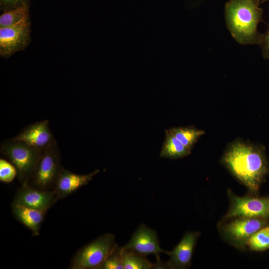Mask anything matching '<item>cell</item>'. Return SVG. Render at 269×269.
<instances>
[{
    "label": "cell",
    "mask_w": 269,
    "mask_h": 269,
    "mask_svg": "<svg viewBox=\"0 0 269 269\" xmlns=\"http://www.w3.org/2000/svg\"><path fill=\"white\" fill-rule=\"evenodd\" d=\"M11 208L15 218L28 228L33 236H38L46 212L15 203L11 204Z\"/></svg>",
    "instance_id": "cell-14"
},
{
    "label": "cell",
    "mask_w": 269,
    "mask_h": 269,
    "mask_svg": "<svg viewBox=\"0 0 269 269\" xmlns=\"http://www.w3.org/2000/svg\"><path fill=\"white\" fill-rule=\"evenodd\" d=\"M58 200L53 190H43L24 184L18 189L12 203L46 212Z\"/></svg>",
    "instance_id": "cell-10"
},
{
    "label": "cell",
    "mask_w": 269,
    "mask_h": 269,
    "mask_svg": "<svg viewBox=\"0 0 269 269\" xmlns=\"http://www.w3.org/2000/svg\"><path fill=\"white\" fill-rule=\"evenodd\" d=\"M123 248L118 246L109 255L98 269H124Z\"/></svg>",
    "instance_id": "cell-20"
},
{
    "label": "cell",
    "mask_w": 269,
    "mask_h": 269,
    "mask_svg": "<svg viewBox=\"0 0 269 269\" xmlns=\"http://www.w3.org/2000/svg\"><path fill=\"white\" fill-rule=\"evenodd\" d=\"M229 208L223 221L235 217L260 218L269 220V197H259L235 195L231 190L227 191Z\"/></svg>",
    "instance_id": "cell-7"
},
{
    "label": "cell",
    "mask_w": 269,
    "mask_h": 269,
    "mask_svg": "<svg viewBox=\"0 0 269 269\" xmlns=\"http://www.w3.org/2000/svg\"><path fill=\"white\" fill-rule=\"evenodd\" d=\"M0 151L16 167L19 183L28 184L42 151L13 137L2 142Z\"/></svg>",
    "instance_id": "cell-3"
},
{
    "label": "cell",
    "mask_w": 269,
    "mask_h": 269,
    "mask_svg": "<svg viewBox=\"0 0 269 269\" xmlns=\"http://www.w3.org/2000/svg\"><path fill=\"white\" fill-rule=\"evenodd\" d=\"M31 41V24H21L0 28V55L8 58L17 52L24 50Z\"/></svg>",
    "instance_id": "cell-8"
},
{
    "label": "cell",
    "mask_w": 269,
    "mask_h": 269,
    "mask_svg": "<svg viewBox=\"0 0 269 269\" xmlns=\"http://www.w3.org/2000/svg\"><path fill=\"white\" fill-rule=\"evenodd\" d=\"M199 232H187L180 242L171 251H166L170 256L167 263L171 269H186L190 266Z\"/></svg>",
    "instance_id": "cell-12"
},
{
    "label": "cell",
    "mask_w": 269,
    "mask_h": 269,
    "mask_svg": "<svg viewBox=\"0 0 269 269\" xmlns=\"http://www.w3.org/2000/svg\"><path fill=\"white\" fill-rule=\"evenodd\" d=\"M221 162L253 194L258 191L269 171L264 147L241 139L227 145Z\"/></svg>",
    "instance_id": "cell-1"
},
{
    "label": "cell",
    "mask_w": 269,
    "mask_h": 269,
    "mask_svg": "<svg viewBox=\"0 0 269 269\" xmlns=\"http://www.w3.org/2000/svg\"><path fill=\"white\" fill-rule=\"evenodd\" d=\"M219 224V232L227 242L238 249L246 247L250 237L269 225V220L260 218L235 217Z\"/></svg>",
    "instance_id": "cell-5"
},
{
    "label": "cell",
    "mask_w": 269,
    "mask_h": 269,
    "mask_svg": "<svg viewBox=\"0 0 269 269\" xmlns=\"http://www.w3.org/2000/svg\"><path fill=\"white\" fill-rule=\"evenodd\" d=\"M118 246L111 233L102 235L80 249L71 261V269H98Z\"/></svg>",
    "instance_id": "cell-4"
},
{
    "label": "cell",
    "mask_w": 269,
    "mask_h": 269,
    "mask_svg": "<svg viewBox=\"0 0 269 269\" xmlns=\"http://www.w3.org/2000/svg\"><path fill=\"white\" fill-rule=\"evenodd\" d=\"M30 0H0V9L3 11L24 5H29Z\"/></svg>",
    "instance_id": "cell-22"
},
{
    "label": "cell",
    "mask_w": 269,
    "mask_h": 269,
    "mask_svg": "<svg viewBox=\"0 0 269 269\" xmlns=\"http://www.w3.org/2000/svg\"><path fill=\"white\" fill-rule=\"evenodd\" d=\"M14 138L22 141L37 150L42 151L56 142L49 125L44 120L24 128Z\"/></svg>",
    "instance_id": "cell-11"
},
{
    "label": "cell",
    "mask_w": 269,
    "mask_h": 269,
    "mask_svg": "<svg viewBox=\"0 0 269 269\" xmlns=\"http://www.w3.org/2000/svg\"><path fill=\"white\" fill-rule=\"evenodd\" d=\"M185 146L192 150L205 132L194 126L172 127L168 130Z\"/></svg>",
    "instance_id": "cell-16"
},
{
    "label": "cell",
    "mask_w": 269,
    "mask_h": 269,
    "mask_svg": "<svg viewBox=\"0 0 269 269\" xmlns=\"http://www.w3.org/2000/svg\"><path fill=\"white\" fill-rule=\"evenodd\" d=\"M191 153V149L185 146L168 130L165 131V139L160 153L161 157L176 160Z\"/></svg>",
    "instance_id": "cell-15"
},
{
    "label": "cell",
    "mask_w": 269,
    "mask_h": 269,
    "mask_svg": "<svg viewBox=\"0 0 269 269\" xmlns=\"http://www.w3.org/2000/svg\"><path fill=\"white\" fill-rule=\"evenodd\" d=\"M144 256L154 255L160 260V254L166 251L161 249L156 232L144 224H141L132 234L130 240L122 247Z\"/></svg>",
    "instance_id": "cell-9"
},
{
    "label": "cell",
    "mask_w": 269,
    "mask_h": 269,
    "mask_svg": "<svg viewBox=\"0 0 269 269\" xmlns=\"http://www.w3.org/2000/svg\"><path fill=\"white\" fill-rule=\"evenodd\" d=\"M261 0H229L225 5L227 27L232 37L243 45L259 44L262 34L257 29L263 21Z\"/></svg>",
    "instance_id": "cell-2"
},
{
    "label": "cell",
    "mask_w": 269,
    "mask_h": 269,
    "mask_svg": "<svg viewBox=\"0 0 269 269\" xmlns=\"http://www.w3.org/2000/svg\"><path fill=\"white\" fill-rule=\"evenodd\" d=\"M246 247L254 251H263L269 249V225L253 234L248 239Z\"/></svg>",
    "instance_id": "cell-19"
},
{
    "label": "cell",
    "mask_w": 269,
    "mask_h": 269,
    "mask_svg": "<svg viewBox=\"0 0 269 269\" xmlns=\"http://www.w3.org/2000/svg\"><path fill=\"white\" fill-rule=\"evenodd\" d=\"M123 250V263L124 269H152L153 263L146 256L135 252Z\"/></svg>",
    "instance_id": "cell-18"
},
{
    "label": "cell",
    "mask_w": 269,
    "mask_h": 269,
    "mask_svg": "<svg viewBox=\"0 0 269 269\" xmlns=\"http://www.w3.org/2000/svg\"><path fill=\"white\" fill-rule=\"evenodd\" d=\"M269 0H260V3H263L264 2L268 1Z\"/></svg>",
    "instance_id": "cell-24"
},
{
    "label": "cell",
    "mask_w": 269,
    "mask_h": 269,
    "mask_svg": "<svg viewBox=\"0 0 269 269\" xmlns=\"http://www.w3.org/2000/svg\"><path fill=\"white\" fill-rule=\"evenodd\" d=\"M61 158L57 142L43 150L28 184L43 190H53L62 168Z\"/></svg>",
    "instance_id": "cell-6"
},
{
    "label": "cell",
    "mask_w": 269,
    "mask_h": 269,
    "mask_svg": "<svg viewBox=\"0 0 269 269\" xmlns=\"http://www.w3.org/2000/svg\"><path fill=\"white\" fill-rule=\"evenodd\" d=\"M99 172L97 169L88 174H79L62 167L53 190L58 199L64 198L87 185Z\"/></svg>",
    "instance_id": "cell-13"
},
{
    "label": "cell",
    "mask_w": 269,
    "mask_h": 269,
    "mask_svg": "<svg viewBox=\"0 0 269 269\" xmlns=\"http://www.w3.org/2000/svg\"><path fill=\"white\" fill-rule=\"evenodd\" d=\"M17 176L15 166L9 161L0 159V180L5 183H11Z\"/></svg>",
    "instance_id": "cell-21"
},
{
    "label": "cell",
    "mask_w": 269,
    "mask_h": 269,
    "mask_svg": "<svg viewBox=\"0 0 269 269\" xmlns=\"http://www.w3.org/2000/svg\"><path fill=\"white\" fill-rule=\"evenodd\" d=\"M259 45L261 47L263 57L269 60V25L266 32L262 34Z\"/></svg>",
    "instance_id": "cell-23"
},
{
    "label": "cell",
    "mask_w": 269,
    "mask_h": 269,
    "mask_svg": "<svg viewBox=\"0 0 269 269\" xmlns=\"http://www.w3.org/2000/svg\"><path fill=\"white\" fill-rule=\"evenodd\" d=\"M29 5L3 11L0 16V28L17 25L29 21Z\"/></svg>",
    "instance_id": "cell-17"
}]
</instances>
